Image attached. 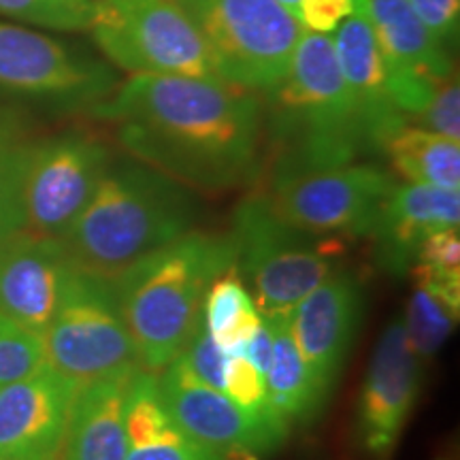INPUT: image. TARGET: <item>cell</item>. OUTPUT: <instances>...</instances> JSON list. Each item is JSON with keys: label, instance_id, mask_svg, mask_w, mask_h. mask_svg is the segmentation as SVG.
<instances>
[{"label": "cell", "instance_id": "4316f807", "mask_svg": "<svg viewBox=\"0 0 460 460\" xmlns=\"http://www.w3.org/2000/svg\"><path fill=\"white\" fill-rule=\"evenodd\" d=\"M402 329H405L407 341L418 354L420 360L433 358L439 352L441 345L452 335L458 315H454L439 298H435L424 288H413L407 312L402 315Z\"/></svg>", "mask_w": 460, "mask_h": 460}, {"label": "cell", "instance_id": "ffe728a7", "mask_svg": "<svg viewBox=\"0 0 460 460\" xmlns=\"http://www.w3.org/2000/svg\"><path fill=\"white\" fill-rule=\"evenodd\" d=\"M132 376L77 388L58 460H126V399Z\"/></svg>", "mask_w": 460, "mask_h": 460}, {"label": "cell", "instance_id": "836d02e7", "mask_svg": "<svg viewBox=\"0 0 460 460\" xmlns=\"http://www.w3.org/2000/svg\"><path fill=\"white\" fill-rule=\"evenodd\" d=\"M358 0H298L295 17L307 32L329 34L337 31L356 11Z\"/></svg>", "mask_w": 460, "mask_h": 460}, {"label": "cell", "instance_id": "44dd1931", "mask_svg": "<svg viewBox=\"0 0 460 460\" xmlns=\"http://www.w3.org/2000/svg\"><path fill=\"white\" fill-rule=\"evenodd\" d=\"M126 460H228L190 437L166 410L158 373L139 369L126 399Z\"/></svg>", "mask_w": 460, "mask_h": 460}, {"label": "cell", "instance_id": "9a60e30c", "mask_svg": "<svg viewBox=\"0 0 460 460\" xmlns=\"http://www.w3.org/2000/svg\"><path fill=\"white\" fill-rule=\"evenodd\" d=\"M365 295L358 279L332 273L288 312V326L314 388L329 399L358 332Z\"/></svg>", "mask_w": 460, "mask_h": 460}, {"label": "cell", "instance_id": "f1b7e54d", "mask_svg": "<svg viewBox=\"0 0 460 460\" xmlns=\"http://www.w3.org/2000/svg\"><path fill=\"white\" fill-rule=\"evenodd\" d=\"M94 0H0V15L22 26L56 32H88Z\"/></svg>", "mask_w": 460, "mask_h": 460}, {"label": "cell", "instance_id": "cb8c5ba5", "mask_svg": "<svg viewBox=\"0 0 460 460\" xmlns=\"http://www.w3.org/2000/svg\"><path fill=\"white\" fill-rule=\"evenodd\" d=\"M34 139L28 109L0 107V243L24 233V175Z\"/></svg>", "mask_w": 460, "mask_h": 460}, {"label": "cell", "instance_id": "e0dca14e", "mask_svg": "<svg viewBox=\"0 0 460 460\" xmlns=\"http://www.w3.org/2000/svg\"><path fill=\"white\" fill-rule=\"evenodd\" d=\"M75 273L58 239L15 234L0 243V315L43 335Z\"/></svg>", "mask_w": 460, "mask_h": 460}, {"label": "cell", "instance_id": "d6986e66", "mask_svg": "<svg viewBox=\"0 0 460 460\" xmlns=\"http://www.w3.org/2000/svg\"><path fill=\"white\" fill-rule=\"evenodd\" d=\"M458 190L396 181L379 207L371 233L377 264L390 275H405L424 239L439 230L458 228Z\"/></svg>", "mask_w": 460, "mask_h": 460}, {"label": "cell", "instance_id": "6da1fadb", "mask_svg": "<svg viewBox=\"0 0 460 460\" xmlns=\"http://www.w3.org/2000/svg\"><path fill=\"white\" fill-rule=\"evenodd\" d=\"M85 115L113 124L130 158L190 190L220 192L261 172L262 96L222 79L130 75Z\"/></svg>", "mask_w": 460, "mask_h": 460}, {"label": "cell", "instance_id": "30bf717a", "mask_svg": "<svg viewBox=\"0 0 460 460\" xmlns=\"http://www.w3.org/2000/svg\"><path fill=\"white\" fill-rule=\"evenodd\" d=\"M394 183L393 172L376 164L275 171L267 197L290 226L314 237H371Z\"/></svg>", "mask_w": 460, "mask_h": 460}, {"label": "cell", "instance_id": "7402d4cb", "mask_svg": "<svg viewBox=\"0 0 460 460\" xmlns=\"http://www.w3.org/2000/svg\"><path fill=\"white\" fill-rule=\"evenodd\" d=\"M271 326V360L264 371V384H267L269 402L273 411L286 424H307L318 416L324 399L314 388L305 362L298 354L295 339L288 326V314L264 315Z\"/></svg>", "mask_w": 460, "mask_h": 460}, {"label": "cell", "instance_id": "52a82bcc", "mask_svg": "<svg viewBox=\"0 0 460 460\" xmlns=\"http://www.w3.org/2000/svg\"><path fill=\"white\" fill-rule=\"evenodd\" d=\"M197 24L217 79L264 96L290 71L305 28L278 0H177Z\"/></svg>", "mask_w": 460, "mask_h": 460}, {"label": "cell", "instance_id": "83f0119b", "mask_svg": "<svg viewBox=\"0 0 460 460\" xmlns=\"http://www.w3.org/2000/svg\"><path fill=\"white\" fill-rule=\"evenodd\" d=\"M222 393L228 394L245 413H250L262 427L271 429L279 437H288L290 429L278 418L269 402L267 384L261 371L247 360L245 354H226V365H224Z\"/></svg>", "mask_w": 460, "mask_h": 460}, {"label": "cell", "instance_id": "4fadbf2b", "mask_svg": "<svg viewBox=\"0 0 460 460\" xmlns=\"http://www.w3.org/2000/svg\"><path fill=\"white\" fill-rule=\"evenodd\" d=\"M420 384L422 360L407 341L402 320L396 318L379 337L358 396L356 439L367 458L393 456L418 402Z\"/></svg>", "mask_w": 460, "mask_h": 460}, {"label": "cell", "instance_id": "4dcf8cb0", "mask_svg": "<svg viewBox=\"0 0 460 460\" xmlns=\"http://www.w3.org/2000/svg\"><path fill=\"white\" fill-rule=\"evenodd\" d=\"M411 124L427 128L447 139L460 141V85L458 73L447 77L430 96L427 107L418 113Z\"/></svg>", "mask_w": 460, "mask_h": 460}, {"label": "cell", "instance_id": "f546056e", "mask_svg": "<svg viewBox=\"0 0 460 460\" xmlns=\"http://www.w3.org/2000/svg\"><path fill=\"white\" fill-rule=\"evenodd\" d=\"M43 365L48 362L41 335L0 315V386L31 376Z\"/></svg>", "mask_w": 460, "mask_h": 460}, {"label": "cell", "instance_id": "484cf974", "mask_svg": "<svg viewBox=\"0 0 460 460\" xmlns=\"http://www.w3.org/2000/svg\"><path fill=\"white\" fill-rule=\"evenodd\" d=\"M410 271L416 286L439 298L454 315L460 312V237L458 228L430 234L418 247Z\"/></svg>", "mask_w": 460, "mask_h": 460}, {"label": "cell", "instance_id": "1f68e13d", "mask_svg": "<svg viewBox=\"0 0 460 460\" xmlns=\"http://www.w3.org/2000/svg\"><path fill=\"white\" fill-rule=\"evenodd\" d=\"M430 37L447 51L456 49L460 0H407Z\"/></svg>", "mask_w": 460, "mask_h": 460}, {"label": "cell", "instance_id": "5b68a950", "mask_svg": "<svg viewBox=\"0 0 460 460\" xmlns=\"http://www.w3.org/2000/svg\"><path fill=\"white\" fill-rule=\"evenodd\" d=\"M234 267L262 315L288 314L305 295L339 271L337 256L314 234L290 226L267 192L247 194L233 211L228 233Z\"/></svg>", "mask_w": 460, "mask_h": 460}, {"label": "cell", "instance_id": "e575fe53", "mask_svg": "<svg viewBox=\"0 0 460 460\" xmlns=\"http://www.w3.org/2000/svg\"><path fill=\"white\" fill-rule=\"evenodd\" d=\"M278 3L281 4V7H286L288 11H290L292 15H295V11H296V4H298V0H278Z\"/></svg>", "mask_w": 460, "mask_h": 460}, {"label": "cell", "instance_id": "3957f363", "mask_svg": "<svg viewBox=\"0 0 460 460\" xmlns=\"http://www.w3.org/2000/svg\"><path fill=\"white\" fill-rule=\"evenodd\" d=\"M234 264L228 234L190 230L113 279L141 369L160 373L203 322L207 290Z\"/></svg>", "mask_w": 460, "mask_h": 460}, {"label": "cell", "instance_id": "5bb4252c", "mask_svg": "<svg viewBox=\"0 0 460 460\" xmlns=\"http://www.w3.org/2000/svg\"><path fill=\"white\" fill-rule=\"evenodd\" d=\"M367 15L386 66L390 94L411 124L433 92L456 73L452 51L430 37L407 0H367Z\"/></svg>", "mask_w": 460, "mask_h": 460}, {"label": "cell", "instance_id": "ac0fdd59", "mask_svg": "<svg viewBox=\"0 0 460 460\" xmlns=\"http://www.w3.org/2000/svg\"><path fill=\"white\" fill-rule=\"evenodd\" d=\"M332 45L343 82L358 118L365 154H379L390 132L405 124L388 88V75L367 15V0L332 32Z\"/></svg>", "mask_w": 460, "mask_h": 460}, {"label": "cell", "instance_id": "7a4b0ae2", "mask_svg": "<svg viewBox=\"0 0 460 460\" xmlns=\"http://www.w3.org/2000/svg\"><path fill=\"white\" fill-rule=\"evenodd\" d=\"M190 188L135 158L113 160L60 243L75 267L113 281L137 261L190 233Z\"/></svg>", "mask_w": 460, "mask_h": 460}, {"label": "cell", "instance_id": "8992f818", "mask_svg": "<svg viewBox=\"0 0 460 460\" xmlns=\"http://www.w3.org/2000/svg\"><path fill=\"white\" fill-rule=\"evenodd\" d=\"M118 84L107 60L39 28L0 22V107L88 113Z\"/></svg>", "mask_w": 460, "mask_h": 460}, {"label": "cell", "instance_id": "277c9868", "mask_svg": "<svg viewBox=\"0 0 460 460\" xmlns=\"http://www.w3.org/2000/svg\"><path fill=\"white\" fill-rule=\"evenodd\" d=\"M264 139L275 171H318L356 163L365 141L329 34L305 31L290 71L262 96Z\"/></svg>", "mask_w": 460, "mask_h": 460}, {"label": "cell", "instance_id": "d4e9b609", "mask_svg": "<svg viewBox=\"0 0 460 460\" xmlns=\"http://www.w3.org/2000/svg\"><path fill=\"white\" fill-rule=\"evenodd\" d=\"M262 324L254 296L237 267L217 275L203 303V326L224 354H243L247 341Z\"/></svg>", "mask_w": 460, "mask_h": 460}, {"label": "cell", "instance_id": "9c48e42d", "mask_svg": "<svg viewBox=\"0 0 460 460\" xmlns=\"http://www.w3.org/2000/svg\"><path fill=\"white\" fill-rule=\"evenodd\" d=\"M41 339L45 362L77 386L99 379L128 377L141 369L113 281L82 269L73 275Z\"/></svg>", "mask_w": 460, "mask_h": 460}, {"label": "cell", "instance_id": "603a6c76", "mask_svg": "<svg viewBox=\"0 0 460 460\" xmlns=\"http://www.w3.org/2000/svg\"><path fill=\"white\" fill-rule=\"evenodd\" d=\"M379 154L402 181L460 192V141L456 139L405 122L390 132Z\"/></svg>", "mask_w": 460, "mask_h": 460}, {"label": "cell", "instance_id": "2e32d148", "mask_svg": "<svg viewBox=\"0 0 460 460\" xmlns=\"http://www.w3.org/2000/svg\"><path fill=\"white\" fill-rule=\"evenodd\" d=\"M77 388L49 365L0 386V460H58Z\"/></svg>", "mask_w": 460, "mask_h": 460}, {"label": "cell", "instance_id": "7c38bea8", "mask_svg": "<svg viewBox=\"0 0 460 460\" xmlns=\"http://www.w3.org/2000/svg\"><path fill=\"white\" fill-rule=\"evenodd\" d=\"M158 384L171 418L224 458L261 460L284 446V437L262 427L228 394L194 376L181 354L158 373Z\"/></svg>", "mask_w": 460, "mask_h": 460}, {"label": "cell", "instance_id": "8fae6325", "mask_svg": "<svg viewBox=\"0 0 460 460\" xmlns=\"http://www.w3.org/2000/svg\"><path fill=\"white\" fill-rule=\"evenodd\" d=\"M113 152L94 132L71 128L37 137L24 175V230L60 239L82 214L109 166Z\"/></svg>", "mask_w": 460, "mask_h": 460}, {"label": "cell", "instance_id": "ba28073f", "mask_svg": "<svg viewBox=\"0 0 460 460\" xmlns=\"http://www.w3.org/2000/svg\"><path fill=\"white\" fill-rule=\"evenodd\" d=\"M88 32L109 65L128 75L217 79L197 24L177 0H94Z\"/></svg>", "mask_w": 460, "mask_h": 460}, {"label": "cell", "instance_id": "d6a6232c", "mask_svg": "<svg viewBox=\"0 0 460 460\" xmlns=\"http://www.w3.org/2000/svg\"><path fill=\"white\" fill-rule=\"evenodd\" d=\"M181 358L186 360V365L192 369L194 376L203 379L205 384L222 390V379H224V365H226V354L217 348L214 339L209 337V332L205 331L203 322L194 332V337L190 339L186 349L181 352Z\"/></svg>", "mask_w": 460, "mask_h": 460}]
</instances>
